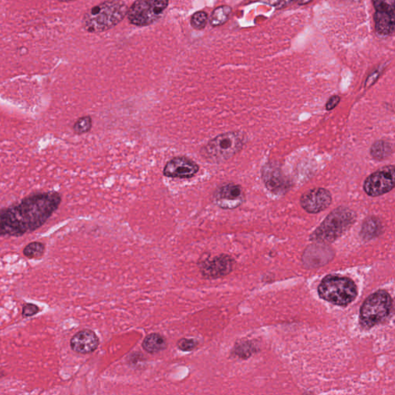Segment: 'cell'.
I'll return each instance as SVG.
<instances>
[{
  "label": "cell",
  "mask_w": 395,
  "mask_h": 395,
  "mask_svg": "<svg viewBox=\"0 0 395 395\" xmlns=\"http://www.w3.org/2000/svg\"><path fill=\"white\" fill-rule=\"evenodd\" d=\"M62 196L50 191L36 193L20 202L0 208V235L22 236L43 226L59 208Z\"/></svg>",
  "instance_id": "obj_1"
},
{
  "label": "cell",
  "mask_w": 395,
  "mask_h": 395,
  "mask_svg": "<svg viewBox=\"0 0 395 395\" xmlns=\"http://www.w3.org/2000/svg\"><path fill=\"white\" fill-rule=\"evenodd\" d=\"M128 10V6L123 1L107 0L95 5L85 13L83 26L90 33L108 31L123 20Z\"/></svg>",
  "instance_id": "obj_2"
},
{
  "label": "cell",
  "mask_w": 395,
  "mask_h": 395,
  "mask_svg": "<svg viewBox=\"0 0 395 395\" xmlns=\"http://www.w3.org/2000/svg\"><path fill=\"white\" fill-rule=\"evenodd\" d=\"M246 142V137L243 132L221 133L202 147L200 153L208 162L219 164L240 152Z\"/></svg>",
  "instance_id": "obj_3"
},
{
  "label": "cell",
  "mask_w": 395,
  "mask_h": 395,
  "mask_svg": "<svg viewBox=\"0 0 395 395\" xmlns=\"http://www.w3.org/2000/svg\"><path fill=\"white\" fill-rule=\"evenodd\" d=\"M356 218V213L351 208L338 207L323 221L312 233L310 239L322 243L334 242L351 228Z\"/></svg>",
  "instance_id": "obj_4"
},
{
  "label": "cell",
  "mask_w": 395,
  "mask_h": 395,
  "mask_svg": "<svg viewBox=\"0 0 395 395\" xmlns=\"http://www.w3.org/2000/svg\"><path fill=\"white\" fill-rule=\"evenodd\" d=\"M320 297L337 306H346L352 303L358 296L356 284L350 278L328 276L318 287Z\"/></svg>",
  "instance_id": "obj_5"
},
{
  "label": "cell",
  "mask_w": 395,
  "mask_h": 395,
  "mask_svg": "<svg viewBox=\"0 0 395 395\" xmlns=\"http://www.w3.org/2000/svg\"><path fill=\"white\" fill-rule=\"evenodd\" d=\"M392 299L385 290H378L365 299L361 308L360 321L363 328H371L390 314Z\"/></svg>",
  "instance_id": "obj_6"
},
{
  "label": "cell",
  "mask_w": 395,
  "mask_h": 395,
  "mask_svg": "<svg viewBox=\"0 0 395 395\" xmlns=\"http://www.w3.org/2000/svg\"><path fill=\"white\" fill-rule=\"evenodd\" d=\"M168 0H137L128 10V19L133 25L144 27L162 17Z\"/></svg>",
  "instance_id": "obj_7"
},
{
  "label": "cell",
  "mask_w": 395,
  "mask_h": 395,
  "mask_svg": "<svg viewBox=\"0 0 395 395\" xmlns=\"http://www.w3.org/2000/svg\"><path fill=\"white\" fill-rule=\"evenodd\" d=\"M395 167L386 166L369 175L363 182V190L371 197L382 196L395 187Z\"/></svg>",
  "instance_id": "obj_8"
},
{
  "label": "cell",
  "mask_w": 395,
  "mask_h": 395,
  "mask_svg": "<svg viewBox=\"0 0 395 395\" xmlns=\"http://www.w3.org/2000/svg\"><path fill=\"white\" fill-rule=\"evenodd\" d=\"M213 201L223 209L238 208L245 201L243 190L240 185L237 184H225L214 193Z\"/></svg>",
  "instance_id": "obj_9"
},
{
  "label": "cell",
  "mask_w": 395,
  "mask_h": 395,
  "mask_svg": "<svg viewBox=\"0 0 395 395\" xmlns=\"http://www.w3.org/2000/svg\"><path fill=\"white\" fill-rule=\"evenodd\" d=\"M299 203L308 213H319L331 205L332 195L328 189L324 188L310 189L302 195Z\"/></svg>",
  "instance_id": "obj_10"
},
{
  "label": "cell",
  "mask_w": 395,
  "mask_h": 395,
  "mask_svg": "<svg viewBox=\"0 0 395 395\" xmlns=\"http://www.w3.org/2000/svg\"><path fill=\"white\" fill-rule=\"evenodd\" d=\"M199 171V166L186 157H175L167 162L163 170L165 176L175 178H190Z\"/></svg>",
  "instance_id": "obj_11"
},
{
  "label": "cell",
  "mask_w": 395,
  "mask_h": 395,
  "mask_svg": "<svg viewBox=\"0 0 395 395\" xmlns=\"http://www.w3.org/2000/svg\"><path fill=\"white\" fill-rule=\"evenodd\" d=\"M262 175L265 187L273 194H284L290 189V182L277 165L273 163L265 165Z\"/></svg>",
  "instance_id": "obj_12"
},
{
  "label": "cell",
  "mask_w": 395,
  "mask_h": 395,
  "mask_svg": "<svg viewBox=\"0 0 395 395\" xmlns=\"http://www.w3.org/2000/svg\"><path fill=\"white\" fill-rule=\"evenodd\" d=\"M233 260L226 255H222L211 260H206L201 265V271L208 278H219L231 272Z\"/></svg>",
  "instance_id": "obj_13"
},
{
  "label": "cell",
  "mask_w": 395,
  "mask_h": 395,
  "mask_svg": "<svg viewBox=\"0 0 395 395\" xmlns=\"http://www.w3.org/2000/svg\"><path fill=\"white\" fill-rule=\"evenodd\" d=\"M99 345V338L91 329L79 331L70 340L72 351L77 354H91L96 351Z\"/></svg>",
  "instance_id": "obj_14"
},
{
  "label": "cell",
  "mask_w": 395,
  "mask_h": 395,
  "mask_svg": "<svg viewBox=\"0 0 395 395\" xmlns=\"http://www.w3.org/2000/svg\"><path fill=\"white\" fill-rule=\"evenodd\" d=\"M383 226L378 218L371 216L363 222L361 235L363 240H370L382 233Z\"/></svg>",
  "instance_id": "obj_15"
},
{
  "label": "cell",
  "mask_w": 395,
  "mask_h": 395,
  "mask_svg": "<svg viewBox=\"0 0 395 395\" xmlns=\"http://www.w3.org/2000/svg\"><path fill=\"white\" fill-rule=\"evenodd\" d=\"M143 348L150 354H156L165 349L167 343L164 336L159 333L148 335L143 341Z\"/></svg>",
  "instance_id": "obj_16"
},
{
  "label": "cell",
  "mask_w": 395,
  "mask_h": 395,
  "mask_svg": "<svg viewBox=\"0 0 395 395\" xmlns=\"http://www.w3.org/2000/svg\"><path fill=\"white\" fill-rule=\"evenodd\" d=\"M393 153L392 144L385 140H378L372 144L370 154L373 159L383 161L388 159Z\"/></svg>",
  "instance_id": "obj_17"
},
{
  "label": "cell",
  "mask_w": 395,
  "mask_h": 395,
  "mask_svg": "<svg viewBox=\"0 0 395 395\" xmlns=\"http://www.w3.org/2000/svg\"><path fill=\"white\" fill-rule=\"evenodd\" d=\"M231 13V7L228 5H222L212 12L210 17V24L212 27H219L226 23L230 19Z\"/></svg>",
  "instance_id": "obj_18"
},
{
  "label": "cell",
  "mask_w": 395,
  "mask_h": 395,
  "mask_svg": "<svg viewBox=\"0 0 395 395\" xmlns=\"http://www.w3.org/2000/svg\"><path fill=\"white\" fill-rule=\"evenodd\" d=\"M46 250L45 244L40 242H32L23 249V253L27 258L39 260L43 257Z\"/></svg>",
  "instance_id": "obj_19"
},
{
  "label": "cell",
  "mask_w": 395,
  "mask_h": 395,
  "mask_svg": "<svg viewBox=\"0 0 395 395\" xmlns=\"http://www.w3.org/2000/svg\"><path fill=\"white\" fill-rule=\"evenodd\" d=\"M375 13L395 16V0H372Z\"/></svg>",
  "instance_id": "obj_20"
},
{
  "label": "cell",
  "mask_w": 395,
  "mask_h": 395,
  "mask_svg": "<svg viewBox=\"0 0 395 395\" xmlns=\"http://www.w3.org/2000/svg\"><path fill=\"white\" fill-rule=\"evenodd\" d=\"M92 128V118L90 116H84L79 118L73 125V132L77 134L88 133Z\"/></svg>",
  "instance_id": "obj_21"
},
{
  "label": "cell",
  "mask_w": 395,
  "mask_h": 395,
  "mask_svg": "<svg viewBox=\"0 0 395 395\" xmlns=\"http://www.w3.org/2000/svg\"><path fill=\"white\" fill-rule=\"evenodd\" d=\"M208 21V16L206 13L199 11L193 14L191 18V25L197 31H201L205 28Z\"/></svg>",
  "instance_id": "obj_22"
},
{
  "label": "cell",
  "mask_w": 395,
  "mask_h": 395,
  "mask_svg": "<svg viewBox=\"0 0 395 395\" xmlns=\"http://www.w3.org/2000/svg\"><path fill=\"white\" fill-rule=\"evenodd\" d=\"M178 347L182 351H192L197 347V342L193 339H181L178 341Z\"/></svg>",
  "instance_id": "obj_23"
},
{
  "label": "cell",
  "mask_w": 395,
  "mask_h": 395,
  "mask_svg": "<svg viewBox=\"0 0 395 395\" xmlns=\"http://www.w3.org/2000/svg\"><path fill=\"white\" fill-rule=\"evenodd\" d=\"M40 311L39 307L33 303H25L23 306L22 310V315L23 317H33L34 315L37 314Z\"/></svg>",
  "instance_id": "obj_24"
},
{
  "label": "cell",
  "mask_w": 395,
  "mask_h": 395,
  "mask_svg": "<svg viewBox=\"0 0 395 395\" xmlns=\"http://www.w3.org/2000/svg\"><path fill=\"white\" fill-rule=\"evenodd\" d=\"M340 101V98L337 95L330 97L329 100H328L326 103V109L328 110H331L334 109L336 106L338 105Z\"/></svg>",
  "instance_id": "obj_25"
},
{
  "label": "cell",
  "mask_w": 395,
  "mask_h": 395,
  "mask_svg": "<svg viewBox=\"0 0 395 395\" xmlns=\"http://www.w3.org/2000/svg\"><path fill=\"white\" fill-rule=\"evenodd\" d=\"M296 1H298V0H280V3L277 5V8L282 9V8L287 7V5L292 4Z\"/></svg>",
  "instance_id": "obj_26"
},
{
  "label": "cell",
  "mask_w": 395,
  "mask_h": 395,
  "mask_svg": "<svg viewBox=\"0 0 395 395\" xmlns=\"http://www.w3.org/2000/svg\"><path fill=\"white\" fill-rule=\"evenodd\" d=\"M260 2L271 5V6H277L278 4L280 3V0H259Z\"/></svg>",
  "instance_id": "obj_27"
},
{
  "label": "cell",
  "mask_w": 395,
  "mask_h": 395,
  "mask_svg": "<svg viewBox=\"0 0 395 395\" xmlns=\"http://www.w3.org/2000/svg\"><path fill=\"white\" fill-rule=\"evenodd\" d=\"M313 0H298V5H306V4L310 3Z\"/></svg>",
  "instance_id": "obj_28"
},
{
  "label": "cell",
  "mask_w": 395,
  "mask_h": 395,
  "mask_svg": "<svg viewBox=\"0 0 395 395\" xmlns=\"http://www.w3.org/2000/svg\"><path fill=\"white\" fill-rule=\"evenodd\" d=\"M4 376V373L2 372V370H0V378H2V377Z\"/></svg>",
  "instance_id": "obj_29"
},
{
  "label": "cell",
  "mask_w": 395,
  "mask_h": 395,
  "mask_svg": "<svg viewBox=\"0 0 395 395\" xmlns=\"http://www.w3.org/2000/svg\"><path fill=\"white\" fill-rule=\"evenodd\" d=\"M61 2H69V1H73V0H59Z\"/></svg>",
  "instance_id": "obj_30"
}]
</instances>
